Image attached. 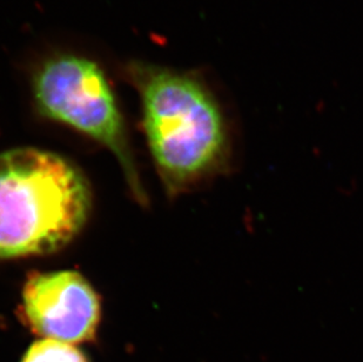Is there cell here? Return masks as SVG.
<instances>
[{
	"label": "cell",
	"instance_id": "obj_1",
	"mask_svg": "<svg viewBox=\"0 0 363 362\" xmlns=\"http://www.w3.org/2000/svg\"><path fill=\"white\" fill-rule=\"evenodd\" d=\"M127 78L140 97L147 144L168 194H182L226 171L230 143L223 112L187 73L130 62Z\"/></svg>",
	"mask_w": 363,
	"mask_h": 362
},
{
	"label": "cell",
	"instance_id": "obj_2",
	"mask_svg": "<svg viewBox=\"0 0 363 362\" xmlns=\"http://www.w3.org/2000/svg\"><path fill=\"white\" fill-rule=\"evenodd\" d=\"M91 211L89 180L66 158L35 147L0 153V260L58 252Z\"/></svg>",
	"mask_w": 363,
	"mask_h": 362
},
{
	"label": "cell",
	"instance_id": "obj_3",
	"mask_svg": "<svg viewBox=\"0 0 363 362\" xmlns=\"http://www.w3.org/2000/svg\"><path fill=\"white\" fill-rule=\"evenodd\" d=\"M31 91L39 114L110 150L134 198L147 202L117 97L99 64L74 53L51 55L33 70Z\"/></svg>",
	"mask_w": 363,
	"mask_h": 362
},
{
	"label": "cell",
	"instance_id": "obj_4",
	"mask_svg": "<svg viewBox=\"0 0 363 362\" xmlns=\"http://www.w3.org/2000/svg\"><path fill=\"white\" fill-rule=\"evenodd\" d=\"M19 315L41 338L73 345L94 340L101 304L78 272H32L21 290Z\"/></svg>",
	"mask_w": 363,
	"mask_h": 362
},
{
	"label": "cell",
	"instance_id": "obj_5",
	"mask_svg": "<svg viewBox=\"0 0 363 362\" xmlns=\"http://www.w3.org/2000/svg\"><path fill=\"white\" fill-rule=\"evenodd\" d=\"M21 362H89V360L71 344L43 339L28 349Z\"/></svg>",
	"mask_w": 363,
	"mask_h": 362
}]
</instances>
